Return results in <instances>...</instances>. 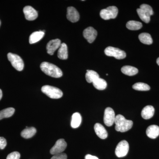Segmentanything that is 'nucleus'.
Masks as SVG:
<instances>
[{"label":"nucleus","instance_id":"nucleus-1","mask_svg":"<svg viewBox=\"0 0 159 159\" xmlns=\"http://www.w3.org/2000/svg\"><path fill=\"white\" fill-rule=\"evenodd\" d=\"M40 68L43 73L50 77L59 78L62 76V71L57 66L48 62L41 64Z\"/></svg>","mask_w":159,"mask_h":159},{"label":"nucleus","instance_id":"nucleus-2","mask_svg":"<svg viewBox=\"0 0 159 159\" xmlns=\"http://www.w3.org/2000/svg\"><path fill=\"white\" fill-rule=\"evenodd\" d=\"M115 123L116 124V130L122 133L129 130L133 125L132 121L127 120L121 115H118L116 116Z\"/></svg>","mask_w":159,"mask_h":159},{"label":"nucleus","instance_id":"nucleus-3","mask_svg":"<svg viewBox=\"0 0 159 159\" xmlns=\"http://www.w3.org/2000/svg\"><path fill=\"white\" fill-rule=\"evenodd\" d=\"M42 92L51 99H57L63 96L62 91L60 89L50 85H44L41 89Z\"/></svg>","mask_w":159,"mask_h":159},{"label":"nucleus","instance_id":"nucleus-4","mask_svg":"<svg viewBox=\"0 0 159 159\" xmlns=\"http://www.w3.org/2000/svg\"><path fill=\"white\" fill-rule=\"evenodd\" d=\"M7 57L11 65L16 70L19 71L23 70L24 68V61L19 55L9 53L7 55Z\"/></svg>","mask_w":159,"mask_h":159},{"label":"nucleus","instance_id":"nucleus-5","mask_svg":"<svg viewBox=\"0 0 159 159\" xmlns=\"http://www.w3.org/2000/svg\"><path fill=\"white\" fill-rule=\"evenodd\" d=\"M118 13V9L116 6H112L102 9L100 12V17L102 19L108 20L115 19L117 17Z\"/></svg>","mask_w":159,"mask_h":159},{"label":"nucleus","instance_id":"nucleus-6","mask_svg":"<svg viewBox=\"0 0 159 159\" xmlns=\"http://www.w3.org/2000/svg\"><path fill=\"white\" fill-rule=\"evenodd\" d=\"M106 55L110 57H113L117 59H122L126 57V53L118 48L108 47L104 51Z\"/></svg>","mask_w":159,"mask_h":159},{"label":"nucleus","instance_id":"nucleus-7","mask_svg":"<svg viewBox=\"0 0 159 159\" xmlns=\"http://www.w3.org/2000/svg\"><path fill=\"white\" fill-rule=\"evenodd\" d=\"M129 149V145L125 140L121 141L116 147L115 153L118 157H123L128 153Z\"/></svg>","mask_w":159,"mask_h":159},{"label":"nucleus","instance_id":"nucleus-8","mask_svg":"<svg viewBox=\"0 0 159 159\" xmlns=\"http://www.w3.org/2000/svg\"><path fill=\"white\" fill-rule=\"evenodd\" d=\"M116 117L115 112L112 108L109 107L106 108L103 117L104 124L107 126H112L115 123Z\"/></svg>","mask_w":159,"mask_h":159},{"label":"nucleus","instance_id":"nucleus-9","mask_svg":"<svg viewBox=\"0 0 159 159\" xmlns=\"http://www.w3.org/2000/svg\"><path fill=\"white\" fill-rule=\"evenodd\" d=\"M67 147V143L64 139H60L57 140L54 146L51 148L50 153L52 155L62 153Z\"/></svg>","mask_w":159,"mask_h":159},{"label":"nucleus","instance_id":"nucleus-10","mask_svg":"<svg viewBox=\"0 0 159 159\" xmlns=\"http://www.w3.org/2000/svg\"><path fill=\"white\" fill-rule=\"evenodd\" d=\"M26 19L28 20H34L38 16L37 11L31 6H26L23 9Z\"/></svg>","mask_w":159,"mask_h":159},{"label":"nucleus","instance_id":"nucleus-11","mask_svg":"<svg viewBox=\"0 0 159 159\" xmlns=\"http://www.w3.org/2000/svg\"><path fill=\"white\" fill-rule=\"evenodd\" d=\"M97 35V30L92 27H88L83 31V36L89 43H93Z\"/></svg>","mask_w":159,"mask_h":159},{"label":"nucleus","instance_id":"nucleus-12","mask_svg":"<svg viewBox=\"0 0 159 159\" xmlns=\"http://www.w3.org/2000/svg\"><path fill=\"white\" fill-rule=\"evenodd\" d=\"M61 45V41L59 39L51 40L49 41L47 45V52L50 55L54 54V52L59 49Z\"/></svg>","mask_w":159,"mask_h":159},{"label":"nucleus","instance_id":"nucleus-13","mask_svg":"<svg viewBox=\"0 0 159 159\" xmlns=\"http://www.w3.org/2000/svg\"><path fill=\"white\" fill-rule=\"evenodd\" d=\"M67 18L72 23L77 22L79 20L80 15L77 9L73 7H69L67 10Z\"/></svg>","mask_w":159,"mask_h":159},{"label":"nucleus","instance_id":"nucleus-14","mask_svg":"<svg viewBox=\"0 0 159 159\" xmlns=\"http://www.w3.org/2000/svg\"><path fill=\"white\" fill-rule=\"evenodd\" d=\"M94 130L98 137L102 139H105L108 136L107 131L103 125L99 123H97L94 125Z\"/></svg>","mask_w":159,"mask_h":159},{"label":"nucleus","instance_id":"nucleus-15","mask_svg":"<svg viewBox=\"0 0 159 159\" xmlns=\"http://www.w3.org/2000/svg\"><path fill=\"white\" fill-rule=\"evenodd\" d=\"M146 134L151 139H156L159 135V127L157 125H151L146 129Z\"/></svg>","mask_w":159,"mask_h":159},{"label":"nucleus","instance_id":"nucleus-16","mask_svg":"<svg viewBox=\"0 0 159 159\" xmlns=\"http://www.w3.org/2000/svg\"><path fill=\"white\" fill-rule=\"evenodd\" d=\"M155 109L153 106L151 105L146 106L143 109L141 115L143 119H149L153 117L154 114Z\"/></svg>","mask_w":159,"mask_h":159},{"label":"nucleus","instance_id":"nucleus-17","mask_svg":"<svg viewBox=\"0 0 159 159\" xmlns=\"http://www.w3.org/2000/svg\"><path fill=\"white\" fill-rule=\"evenodd\" d=\"M45 34V31H39L33 32L29 37V43L34 44L40 40Z\"/></svg>","mask_w":159,"mask_h":159},{"label":"nucleus","instance_id":"nucleus-18","mask_svg":"<svg viewBox=\"0 0 159 159\" xmlns=\"http://www.w3.org/2000/svg\"><path fill=\"white\" fill-rule=\"evenodd\" d=\"M57 57L61 59H67L68 57L67 46L65 43H61L60 47H59L57 52Z\"/></svg>","mask_w":159,"mask_h":159},{"label":"nucleus","instance_id":"nucleus-19","mask_svg":"<svg viewBox=\"0 0 159 159\" xmlns=\"http://www.w3.org/2000/svg\"><path fill=\"white\" fill-rule=\"evenodd\" d=\"M82 121L81 115L79 113L76 112L72 116L71 126L73 128H77L80 125Z\"/></svg>","mask_w":159,"mask_h":159},{"label":"nucleus","instance_id":"nucleus-20","mask_svg":"<svg viewBox=\"0 0 159 159\" xmlns=\"http://www.w3.org/2000/svg\"><path fill=\"white\" fill-rule=\"evenodd\" d=\"M121 71L125 75L132 76L138 74L139 70L134 67L130 66H125L122 67L121 69Z\"/></svg>","mask_w":159,"mask_h":159},{"label":"nucleus","instance_id":"nucleus-21","mask_svg":"<svg viewBox=\"0 0 159 159\" xmlns=\"http://www.w3.org/2000/svg\"><path fill=\"white\" fill-rule=\"evenodd\" d=\"M36 133V129L34 127H28L24 129L21 133V136L23 138L29 139L34 136Z\"/></svg>","mask_w":159,"mask_h":159},{"label":"nucleus","instance_id":"nucleus-22","mask_svg":"<svg viewBox=\"0 0 159 159\" xmlns=\"http://www.w3.org/2000/svg\"><path fill=\"white\" fill-rule=\"evenodd\" d=\"M94 87L99 90H103L106 88L107 83L105 80L102 78H98L93 83Z\"/></svg>","mask_w":159,"mask_h":159},{"label":"nucleus","instance_id":"nucleus-23","mask_svg":"<svg viewBox=\"0 0 159 159\" xmlns=\"http://www.w3.org/2000/svg\"><path fill=\"white\" fill-rule=\"evenodd\" d=\"M99 75L96 71L87 70L85 75L86 80L89 83H93L96 80L99 78Z\"/></svg>","mask_w":159,"mask_h":159},{"label":"nucleus","instance_id":"nucleus-24","mask_svg":"<svg viewBox=\"0 0 159 159\" xmlns=\"http://www.w3.org/2000/svg\"><path fill=\"white\" fill-rule=\"evenodd\" d=\"M139 38L140 42L145 44L151 45L153 43V40H152L151 36L148 33H141L139 34Z\"/></svg>","mask_w":159,"mask_h":159},{"label":"nucleus","instance_id":"nucleus-25","mask_svg":"<svg viewBox=\"0 0 159 159\" xmlns=\"http://www.w3.org/2000/svg\"><path fill=\"white\" fill-rule=\"evenodd\" d=\"M126 27L129 30H138L142 29V24L137 21L130 20L127 23Z\"/></svg>","mask_w":159,"mask_h":159},{"label":"nucleus","instance_id":"nucleus-26","mask_svg":"<svg viewBox=\"0 0 159 159\" xmlns=\"http://www.w3.org/2000/svg\"><path fill=\"white\" fill-rule=\"evenodd\" d=\"M15 109L9 107L0 111V120L4 118H9L14 113Z\"/></svg>","mask_w":159,"mask_h":159},{"label":"nucleus","instance_id":"nucleus-27","mask_svg":"<svg viewBox=\"0 0 159 159\" xmlns=\"http://www.w3.org/2000/svg\"><path fill=\"white\" fill-rule=\"evenodd\" d=\"M137 11L139 17L143 21L146 23H148L150 22V16L148 13L140 8L137 9Z\"/></svg>","mask_w":159,"mask_h":159},{"label":"nucleus","instance_id":"nucleus-28","mask_svg":"<svg viewBox=\"0 0 159 159\" xmlns=\"http://www.w3.org/2000/svg\"><path fill=\"white\" fill-rule=\"evenodd\" d=\"M132 87L134 89L137 91H146L149 90L150 89V86L148 84L142 82L134 84Z\"/></svg>","mask_w":159,"mask_h":159},{"label":"nucleus","instance_id":"nucleus-29","mask_svg":"<svg viewBox=\"0 0 159 159\" xmlns=\"http://www.w3.org/2000/svg\"><path fill=\"white\" fill-rule=\"evenodd\" d=\"M140 9L147 12L150 16L153 14V11L152 8L150 6L147 5V4H142V5H141Z\"/></svg>","mask_w":159,"mask_h":159},{"label":"nucleus","instance_id":"nucleus-30","mask_svg":"<svg viewBox=\"0 0 159 159\" xmlns=\"http://www.w3.org/2000/svg\"><path fill=\"white\" fill-rule=\"evenodd\" d=\"M20 155L18 152H13L9 154L7 156L6 159H20Z\"/></svg>","mask_w":159,"mask_h":159},{"label":"nucleus","instance_id":"nucleus-31","mask_svg":"<svg viewBox=\"0 0 159 159\" xmlns=\"http://www.w3.org/2000/svg\"><path fill=\"white\" fill-rule=\"evenodd\" d=\"M67 156L66 153H62L54 155L51 159H67Z\"/></svg>","mask_w":159,"mask_h":159},{"label":"nucleus","instance_id":"nucleus-32","mask_svg":"<svg viewBox=\"0 0 159 159\" xmlns=\"http://www.w3.org/2000/svg\"><path fill=\"white\" fill-rule=\"evenodd\" d=\"M7 145L6 139L3 137H0V149H3Z\"/></svg>","mask_w":159,"mask_h":159},{"label":"nucleus","instance_id":"nucleus-33","mask_svg":"<svg viewBox=\"0 0 159 159\" xmlns=\"http://www.w3.org/2000/svg\"><path fill=\"white\" fill-rule=\"evenodd\" d=\"M85 159H99L97 157L91 155L90 154H87L85 156Z\"/></svg>","mask_w":159,"mask_h":159},{"label":"nucleus","instance_id":"nucleus-34","mask_svg":"<svg viewBox=\"0 0 159 159\" xmlns=\"http://www.w3.org/2000/svg\"><path fill=\"white\" fill-rule=\"evenodd\" d=\"M2 90L0 89V100L2 99Z\"/></svg>","mask_w":159,"mask_h":159},{"label":"nucleus","instance_id":"nucleus-35","mask_svg":"<svg viewBox=\"0 0 159 159\" xmlns=\"http://www.w3.org/2000/svg\"><path fill=\"white\" fill-rule=\"evenodd\" d=\"M157 64L159 66V57H158V58H157Z\"/></svg>","mask_w":159,"mask_h":159},{"label":"nucleus","instance_id":"nucleus-36","mask_svg":"<svg viewBox=\"0 0 159 159\" xmlns=\"http://www.w3.org/2000/svg\"><path fill=\"white\" fill-rule=\"evenodd\" d=\"M0 25H1V21H0Z\"/></svg>","mask_w":159,"mask_h":159}]
</instances>
